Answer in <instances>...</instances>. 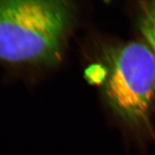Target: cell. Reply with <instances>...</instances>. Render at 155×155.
<instances>
[{
	"label": "cell",
	"instance_id": "cell-1",
	"mask_svg": "<svg viewBox=\"0 0 155 155\" xmlns=\"http://www.w3.org/2000/svg\"><path fill=\"white\" fill-rule=\"evenodd\" d=\"M73 16V6L67 1H0V61L56 63Z\"/></svg>",
	"mask_w": 155,
	"mask_h": 155
},
{
	"label": "cell",
	"instance_id": "cell-2",
	"mask_svg": "<svg viewBox=\"0 0 155 155\" xmlns=\"http://www.w3.org/2000/svg\"><path fill=\"white\" fill-rule=\"evenodd\" d=\"M104 93L111 108L131 123L144 121L155 97V54L141 42L111 53Z\"/></svg>",
	"mask_w": 155,
	"mask_h": 155
},
{
	"label": "cell",
	"instance_id": "cell-3",
	"mask_svg": "<svg viewBox=\"0 0 155 155\" xmlns=\"http://www.w3.org/2000/svg\"><path fill=\"white\" fill-rule=\"evenodd\" d=\"M139 27L143 36L155 54V0L141 2Z\"/></svg>",
	"mask_w": 155,
	"mask_h": 155
}]
</instances>
